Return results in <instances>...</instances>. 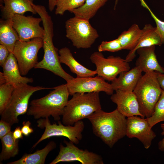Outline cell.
Here are the masks:
<instances>
[{"instance_id": "6da1fadb", "label": "cell", "mask_w": 164, "mask_h": 164, "mask_svg": "<svg viewBox=\"0 0 164 164\" xmlns=\"http://www.w3.org/2000/svg\"><path fill=\"white\" fill-rule=\"evenodd\" d=\"M87 119L91 124L94 134L110 148L126 135L127 119L117 108L109 112L101 110Z\"/></svg>"}, {"instance_id": "7a4b0ae2", "label": "cell", "mask_w": 164, "mask_h": 164, "mask_svg": "<svg viewBox=\"0 0 164 164\" xmlns=\"http://www.w3.org/2000/svg\"><path fill=\"white\" fill-rule=\"evenodd\" d=\"M53 90L45 96L32 100L27 114L36 119L53 117L59 121L70 95L66 84L52 88Z\"/></svg>"}, {"instance_id": "3957f363", "label": "cell", "mask_w": 164, "mask_h": 164, "mask_svg": "<svg viewBox=\"0 0 164 164\" xmlns=\"http://www.w3.org/2000/svg\"><path fill=\"white\" fill-rule=\"evenodd\" d=\"M38 14L42 19L45 33L43 38L44 54L43 59L38 62L34 68L49 70L65 80L66 82L74 77L67 73L61 65L59 56L53 42V23L46 9L39 10Z\"/></svg>"}, {"instance_id": "277c9868", "label": "cell", "mask_w": 164, "mask_h": 164, "mask_svg": "<svg viewBox=\"0 0 164 164\" xmlns=\"http://www.w3.org/2000/svg\"><path fill=\"white\" fill-rule=\"evenodd\" d=\"M99 92L76 93L68 100L62 115V122L73 125L94 113L102 109Z\"/></svg>"}, {"instance_id": "5b68a950", "label": "cell", "mask_w": 164, "mask_h": 164, "mask_svg": "<svg viewBox=\"0 0 164 164\" xmlns=\"http://www.w3.org/2000/svg\"><path fill=\"white\" fill-rule=\"evenodd\" d=\"M162 91L155 72L145 73L142 76L133 92L137 97L140 112L144 118L152 115Z\"/></svg>"}, {"instance_id": "8992f818", "label": "cell", "mask_w": 164, "mask_h": 164, "mask_svg": "<svg viewBox=\"0 0 164 164\" xmlns=\"http://www.w3.org/2000/svg\"><path fill=\"white\" fill-rule=\"evenodd\" d=\"M42 86H33L21 83L15 87L10 101L1 114V119L11 126L19 122L18 117L26 113L29 99L35 92L49 89Z\"/></svg>"}, {"instance_id": "52a82bcc", "label": "cell", "mask_w": 164, "mask_h": 164, "mask_svg": "<svg viewBox=\"0 0 164 164\" xmlns=\"http://www.w3.org/2000/svg\"><path fill=\"white\" fill-rule=\"evenodd\" d=\"M89 20L74 16L65 22L66 36L77 49L90 48L99 36Z\"/></svg>"}, {"instance_id": "ba28073f", "label": "cell", "mask_w": 164, "mask_h": 164, "mask_svg": "<svg viewBox=\"0 0 164 164\" xmlns=\"http://www.w3.org/2000/svg\"><path fill=\"white\" fill-rule=\"evenodd\" d=\"M58 124L51 123L49 118H41L37 121V126L44 131L39 139L32 147L34 149L40 142L52 137H64L74 144H78L83 137L82 132L84 128V124L82 120L79 121L73 125H65L61 121Z\"/></svg>"}, {"instance_id": "9c48e42d", "label": "cell", "mask_w": 164, "mask_h": 164, "mask_svg": "<svg viewBox=\"0 0 164 164\" xmlns=\"http://www.w3.org/2000/svg\"><path fill=\"white\" fill-rule=\"evenodd\" d=\"M43 45V39L40 38L16 42L12 53L22 76L26 75L38 63V53Z\"/></svg>"}, {"instance_id": "30bf717a", "label": "cell", "mask_w": 164, "mask_h": 164, "mask_svg": "<svg viewBox=\"0 0 164 164\" xmlns=\"http://www.w3.org/2000/svg\"><path fill=\"white\" fill-rule=\"evenodd\" d=\"M90 59L96 66L97 75L108 81H112L120 73L130 69L128 62L119 56L105 58L101 52L98 51L93 53Z\"/></svg>"}, {"instance_id": "8fae6325", "label": "cell", "mask_w": 164, "mask_h": 164, "mask_svg": "<svg viewBox=\"0 0 164 164\" xmlns=\"http://www.w3.org/2000/svg\"><path fill=\"white\" fill-rule=\"evenodd\" d=\"M64 146L60 143L58 155L50 164H56L62 162L78 161L82 164H103L100 155L87 149H80L69 141L64 139Z\"/></svg>"}, {"instance_id": "7c38bea8", "label": "cell", "mask_w": 164, "mask_h": 164, "mask_svg": "<svg viewBox=\"0 0 164 164\" xmlns=\"http://www.w3.org/2000/svg\"><path fill=\"white\" fill-rule=\"evenodd\" d=\"M70 95L76 93H88L104 92L111 95L113 90L111 84L105 81L103 77H76L67 82L66 84Z\"/></svg>"}, {"instance_id": "4fadbf2b", "label": "cell", "mask_w": 164, "mask_h": 164, "mask_svg": "<svg viewBox=\"0 0 164 164\" xmlns=\"http://www.w3.org/2000/svg\"><path fill=\"white\" fill-rule=\"evenodd\" d=\"M13 27L17 32L20 40L27 41L36 38H43L45 31L40 23L41 18L31 15L16 14L12 18Z\"/></svg>"}, {"instance_id": "5bb4252c", "label": "cell", "mask_w": 164, "mask_h": 164, "mask_svg": "<svg viewBox=\"0 0 164 164\" xmlns=\"http://www.w3.org/2000/svg\"><path fill=\"white\" fill-rule=\"evenodd\" d=\"M132 116L127 118L126 135L129 138H136L148 149L156 136L146 119Z\"/></svg>"}, {"instance_id": "9a60e30c", "label": "cell", "mask_w": 164, "mask_h": 164, "mask_svg": "<svg viewBox=\"0 0 164 164\" xmlns=\"http://www.w3.org/2000/svg\"><path fill=\"white\" fill-rule=\"evenodd\" d=\"M111 95V99L117 105L118 111L127 118L139 116L144 118L140 113L137 97L133 91L117 90Z\"/></svg>"}, {"instance_id": "2e32d148", "label": "cell", "mask_w": 164, "mask_h": 164, "mask_svg": "<svg viewBox=\"0 0 164 164\" xmlns=\"http://www.w3.org/2000/svg\"><path fill=\"white\" fill-rule=\"evenodd\" d=\"M155 46L140 48L137 50L139 55L135 66L142 72L164 73V68L159 63L155 52Z\"/></svg>"}, {"instance_id": "e0dca14e", "label": "cell", "mask_w": 164, "mask_h": 164, "mask_svg": "<svg viewBox=\"0 0 164 164\" xmlns=\"http://www.w3.org/2000/svg\"><path fill=\"white\" fill-rule=\"evenodd\" d=\"M34 0H1L0 9L3 19H11L16 14L23 15L27 12L37 13L32 4Z\"/></svg>"}, {"instance_id": "ac0fdd59", "label": "cell", "mask_w": 164, "mask_h": 164, "mask_svg": "<svg viewBox=\"0 0 164 164\" xmlns=\"http://www.w3.org/2000/svg\"><path fill=\"white\" fill-rule=\"evenodd\" d=\"M142 30V35L138 44L133 50L129 51L125 59L128 62L132 61L135 58V52L138 49L153 45L160 46L163 44L156 27L150 24H146Z\"/></svg>"}, {"instance_id": "d6986e66", "label": "cell", "mask_w": 164, "mask_h": 164, "mask_svg": "<svg viewBox=\"0 0 164 164\" xmlns=\"http://www.w3.org/2000/svg\"><path fill=\"white\" fill-rule=\"evenodd\" d=\"M2 67L6 83L15 87L21 83L28 84L33 81L32 78L23 77L21 74L17 60L12 53H10Z\"/></svg>"}, {"instance_id": "ffe728a7", "label": "cell", "mask_w": 164, "mask_h": 164, "mask_svg": "<svg viewBox=\"0 0 164 164\" xmlns=\"http://www.w3.org/2000/svg\"><path fill=\"white\" fill-rule=\"evenodd\" d=\"M142 72L136 66L128 71L121 72L118 77L111 82L113 90L133 91L142 76Z\"/></svg>"}, {"instance_id": "44dd1931", "label": "cell", "mask_w": 164, "mask_h": 164, "mask_svg": "<svg viewBox=\"0 0 164 164\" xmlns=\"http://www.w3.org/2000/svg\"><path fill=\"white\" fill-rule=\"evenodd\" d=\"M58 53L60 63L67 66L71 72L76 74L77 77H94L97 74L95 70L89 69L77 62L68 48H61Z\"/></svg>"}, {"instance_id": "7402d4cb", "label": "cell", "mask_w": 164, "mask_h": 164, "mask_svg": "<svg viewBox=\"0 0 164 164\" xmlns=\"http://www.w3.org/2000/svg\"><path fill=\"white\" fill-rule=\"evenodd\" d=\"M19 40V35L13 26L12 19H1L0 44L5 46L10 53H13L15 44Z\"/></svg>"}, {"instance_id": "603a6c76", "label": "cell", "mask_w": 164, "mask_h": 164, "mask_svg": "<svg viewBox=\"0 0 164 164\" xmlns=\"http://www.w3.org/2000/svg\"><path fill=\"white\" fill-rule=\"evenodd\" d=\"M56 145L51 141L43 149L30 154L25 153L19 159L7 163L8 164H44L49 153L56 148Z\"/></svg>"}, {"instance_id": "cb8c5ba5", "label": "cell", "mask_w": 164, "mask_h": 164, "mask_svg": "<svg viewBox=\"0 0 164 164\" xmlns=\"http://www.w3.org/2000/svg\"><path fill=\"white\" fill-rule=\"evenodd\" d=\"M142 29L136 24H132L127 30L123 31L118 36L122 49L133 50L137 45L142 34Z\"/></svg>"}, {"instance_id": "d4e9b609", "label": "cell", "mask_w": 164, "mask_h": 164, "mask_svg": "<svg viewBox=\"0 0 164 164\" xmlns=\"http://www.w3.org/2000/svg\"><path fill=\"white\" fill-rule=\"evenodd\" d=\"M108 0H86L82 6L73 9L71 12L75 16L89 20Z\"/></svg>"}, {"instance_id": "484cf974", "label": "cell", "mask_w": 164, "mask_h": 164, "mask_svg": "<svg viewBox=\"0 0 164 164\" xmlns=\"http://www.w3.org/2000/svg\"><path fill=\"white\" fill-rule=\"evenodd\" d=\"M13 131L1 139L2 149L0 154V162H2L13 157L19 152V139L15 140L12 136Z\"/></svg>"}, {"instance_id": "4316f807", "label": "cell", "mask_w": 164, "mask_h": 164, "mask_svg": "<svg viewBox=\"0 0 164 164\" xmlns=\"http://www.w3.org/2000/svg\"><path fill=\"white\" fill-rule=\"evenodd\" d=\"M151 128L157 123L164 121V91H162L161 95L156 103L152 115L146 118Z\"/></svg>"}, {"instance_id": "83f0119b", "label": "cell", "mask_w": 164, "mask_h": 164, "mask_svg": "<svg viewBox=\"0 0 164 164\" xmlns=\"http://www.w3.org/2000/svg\"><path fill=\"white\" fill-rule=\"evenodd\" d=\"M86 0H56L55 13L63 15L67 11L71 12L82 6Z\"/></svg>"}, {"instance_id": "f1b7e54d", "label": "cell", "mask_w": 164, "mask_h": 164, "mask_svg": "<svg viewBox=\"0 0 164 164\" xmlns=\"http://www.w3.org/2000/svg\"><path fill=\"white\" fill-rule=\"evenodd\" d=\"M15 87L6 83L0 85V114L6 108L11 100Z\"/></svg>"}, {"instance_id": "f546056e", "label": "cell", "mask_w": 164, "mask_h": 164, "mask_svg": "<svg viewBox=\"0 0 164 164\" xmlns=\"http://www.w3.org/2000/svg\"><path fill=\"white\" fill-rule=\"evenodd\" d=\"M97 49L100 52L108 51L114 52L122 50L118 38L109 41H103L98 46Z\"/></svg>"}, {"instance_id": "4dcf8cb0", "label": "cell", "mask_w": 164, "mask_h": 164, "mask_svg": "<svg viewBox=\"0 0 164 164\" xmlns=\"http://www.w3.org/2000/svg\"><path fill=\"white\" fill-rule=\"evenodd\" d=\"M149 11L156 25V29L163 43H164V21L159 19L147 5L145 6Z\"/></svg>"}, {"instance_id": "1f68e13d", "label": "cell", "mask_w": 164, "mask_h": 164, "mask_svg": "<svg viewBox=\"0 0 164 164\" xmlns=\"http://www.w3.org/2000/svg\"><path fill=\"white\" fill-rule=\"evenodd\" d=\"M11 125L8 122L1 119L0 121V139L11 132Z\"/></svg>"}, {"instance_id": "d6a6232c", "label": "cell", "mask_w": 164, "mask_h": 164, "mask_svg": "<svg viewBox=\"0 0 164 164\" xmlns=\"http://www.w3.org/2000/svg\"><path fill=\"white\" fill-rule=\"evenodd\" d=\"M10 52L4 45H0V65L2 67L8 57Z\"/></svg>"}, {"instance_id": "836d02e7", "label": "cell", "mask_w": 164, "mask_h": 164, "mask_svg": "<svg viewBox=\"0 0 164 164\" xmlns=\"http://www.w3.org/2000/svg\"><path fill=\"white\" fill-rule=\"evenodd\" d=\"M21 130L23 135L26 136H28L34 132L32 128L31 127V123L29 121H24Z\"/></svg>"}, {"instance_id": "e575fe53", "label": "cell", "mask_w": 164, "mask_h": 164, "mask_svg": "<svg viewBox=\"0 0 164 164\" xmlns=\"http://www.w3.org/2000/svg\"><path fill=\"white\" fill-rule=\"evenodd\" d=\"M23 134L19 126L16 128L15 130L13 131L12 136L14 139L15 140L22 139L23 138Z\"/></svg>"}, {"instance_id": "d590c367", "label": "cell", "mask_w": 164, "mask_h": 164, "mask_svg": "<svg viewBox=\"0 0 164 164\" xmlns=\"http://www.w3.org/2000/svg\"><path fill=\"white\" fill-rule=\"evenodd\" d=\"M155 72L159 85L162 90L164 91V73Z\"/></svg>"}, {"instance_id": "8d00e7d4", "label": "cell", "mask_w": 164, "mask_h": 164, "mask_svg": "<svg viewBox=\"0 0 164 164\" xmlns=\"http://www.w3.org/2000/svg\"><path fill=\"white\" fill-rule=\"evenodd\" d=\"M162 130L161 134L164 136L162 139L159 141L158 144L159 149L161 151H164V123L161 125Z\"/></svg>"}, {"instance_id": "74e56055", "label": "cell", "mask_w": 164, "mask_h": 164, "mask_svg": "<svg viewBox=\"0 0 164 164\" xmlns=\"http://www.w3.org/2000/svg\"><path fill=\"white\" fill-rule=\"evenodd\" d=\"M56 0H48L49 9L50 12L53 10L56 7Z\"/></svg>"}, {"instance_id": "f35d334b", "label": "cell", "mask_w": 164, "mask_h": 164, "mask_svg": "<svg viewBox=\"0 0 164 164\" xmlns=\"http://www.w3.org/2000/svg\"><path fill=\"white\" fill-rule=\"evenodd\" d=\"M6 83V81L3 72H0V85Z\"/></svg>"}, {"instance_id": "ab89813d", "label": "cell", "mask_w": 164, "mask_h": 164, "mask_svg": "<svg viewBox=\"0 0 164 164\" xmlns=\"http://www.w3.org/2000/svg\"><path fill=\"white\" fill-rule=\"evenodd\" d=\"M118 0H115V4H114V10L115 9H116V5H117Z\"/></svg>"}]
</instances>
